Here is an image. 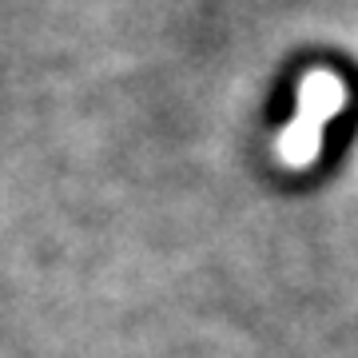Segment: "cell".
I'll list each match as a JSON object with an SVG mask.
<instances>
[{"label": "cell", "mask_w": 358, "mask_h": 358, "mask_svg": "<svg viewBox=\"0 0 358 358\" xmlns=\"http://www.w3.org/2000/svg\"><path fill=\"white\" fill-rule=\"evenodd\" d=\"M346 92L343 80L334 72H307L303 84H299V115L294 124L279 131L275 140V155H279L287 167H307L322 148V128L331 124L338 108H343Z\"/></svg>", "instance_id": "1"}]
</instances>
